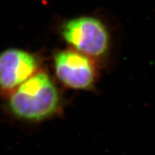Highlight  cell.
<instances>
[{"mask_svg": "<svg viewBox=\"0 0 155 155\" xmlns=\"http://www.w3.org/2000/svg\"><path fill=\"white\" fill-rule=\"evenodd\" d=\"M8 104L19 119L42 121L58 111L60 96L49 75L38 71L11 93Z\"/></svg>", "mask_w": 155, "mask_h": 155, "instance_id": "obj_1", "label": "cell"}, {"mask_svg": "<svg viewBox=\"0 0 155 155\" xmlns=\"http://www.w3.org/2000/svg\"><path fill=\"white\" fill-rule=\"evenodd\" d=\"M61 35L64 40L79 53L89 58L101 57L109 46V34L100 19L81 17L63 24Z\"/></svg>", "mask_w": 155, "mask_h": 155, "instance_id": "obj_2", "label": "cell"}, {"mask_svg": "<svg viewBox=\"0 0 155 155\" xmlns=\"http://www.w3.org/2000/svg\"><path fill=\"white\" fill-rule=\"evenodd\" d=\"M55 74L65 86L78 90L91 88L96 78L92 58L75 50H65L54 56Z\"/></svg>", "mask_w": 155, "mask_h": 155, "instance_id": "obj_3", "label": "cell"}, {"mask_svg": "<svg viewBox=\"0 0 155 155\" xmlns=\"http://www.w3.org/2000/svg\"><path fill=\"white\" fill-rule=\"evenodd\" d=\"M38 62L34 55L19 49L0 53V90L11 94L35 74Z\"/></svg>", "mask_w": 155, "mask_h": 155, "instance_id": "obj_4", "label": "cell"}]
</instances>
